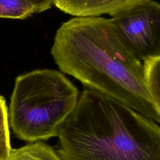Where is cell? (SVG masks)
Segmentation results:
<instances>
[{
  "label": "cell",
  "mask_w": 160,
  "mask_h": 160,
  "mask_svg": "<svg viewBox=\"0 0 160 160\" xmlns=\"http://www.w3.org/2000/svg\"><path fill=\"white\" fill-rule=\"evenodd\" d=\"M51 54L59 71L144 116L160 121V106L144 81L142 62L118 36L111 19L76 17L57 29Z\"/></svg>",
  "instance_id": "cell-1"
},
{
  "label": "cell",
  "mask_w": 160,
  "mask_h": 160,
  "mask_svg": "<svg viewBox=\"0 0 160 160\" xmlns=\"http://www.w3.org/2000/svg\"><path fill=\"white\" fill-rule=\"evenodd\" d=\"M58 137L62 160H160L156 122L86 88Z\"/></svg>",
  "instance_id": "cell-2"
},
{
  "label": "cell",
  "mask_w": 160,
  "mask_h": 160,
  "mask_svg": "<svg viewBox=\"0 0 160 160\" xmlns=\"http://www.w3.org/2000/svg\"><path fill=\"white\" fill-rule=\"evenodd\" d=\"M79 96L76 86L60 71L39 69L21 74L11 97L9 124L15 136L26 142L58 136Z\"/></svg>",
  "instance_id": "cell-3"
},
{
  "label": "cell",
  "mask_w": 160,
  "mask_h": 160,
  "mask_svg": "<svg viewBox=\"0 0 160 160\" xmlns=\"http://www.w3.org/2000/svg\"><path fill=\"white\" fill-rule=\"evenodd\" d=\"M110 18L124 44L139 61L160 55V4L148 0Z\"/></svg>",
  "instance_id": "cell-4"
},
{
  "label": "cell",
  "mask_w": 160,
  "mask_h": 160,
  "mask_svg": "<svg viewBox=\"0 0 160 160\" xmlns=\"http://www.w3.org/2000/svg\"><path fill=\"white\" fill-rule=\"evenodd\" d=\"M148 0H54V6L74 17L111 16Z\"/></svg>",
  "instance_id": "cell-5"
},
{
  "label": "cell",
  "mask_w": 160,
  "mask_h": 160,
  "mask_svg": "<svg viewBox=\"0 0 160 160\" xmlns=\"http://www.w3.org/2000/svg\"><path fill=\"white\" fill-rule=\"evenodd\" d=\"M4 160H62L52 148L43 141H36L12 149Z\"/></svg>",
  "instance_id": "cell-6"
},
{
  "label": "cell",
  "mask_w": 160,
  "mask_h": 160,
  "mask_svg": "<svg viewBox=\"0 0 160 160\" xmlns=\"http://www.w3.org/2000/svg\"><path fill=\"white\" fill-rule=\"evenodd\" d=\"M143 78L152 98L160 106V55L142 60Z\"/></svg>",
  "instance_id": "cell-7"
},
{
  "label": "cell",
  "mask_w": 160,
  "mask_h": 160,
  "mask_svg": "<svg viewBox=\"0 0 160 160\" xmlns=\"http://www.w3.org/2000/svg\"><path fill=\"white\" fill-rule=\"evenodd\" d=\"M36 12L26 0H0V18L24 19Z\"/></svg>",
  "instance_id": "cell-8"
},
{
  "label": "cell",
  "mask_w": 160,
  "mask_h": 160,
  "mask_svg": "<svg viewBox=\"0 0 160 160\" xmlns=\"http://www.w3.org/2000/svg\"><path fill=\"white\" fill-rule=\"evenodd\" d=\"M11 149L8 109L4 98L0 95V160H4L9 156Z\"/></svg>",
  "instance_id": "cell-9"
},
{
  "label": "cell",
  "mask_w": 160,
  "mask_h": 160,
  "mask_svg": "<svg viewBox=\"0 0 160 160\" xmlns=\"http://www.w3.org/2000/svg\"><path fill=\"white\" fill-rule=\"evenodd\" d=\"M33 5L37 13L42 12L51 9L54 6V0H26Z\"/></svg>",
  "instance_id": "cell-10"
}]
</instances>
